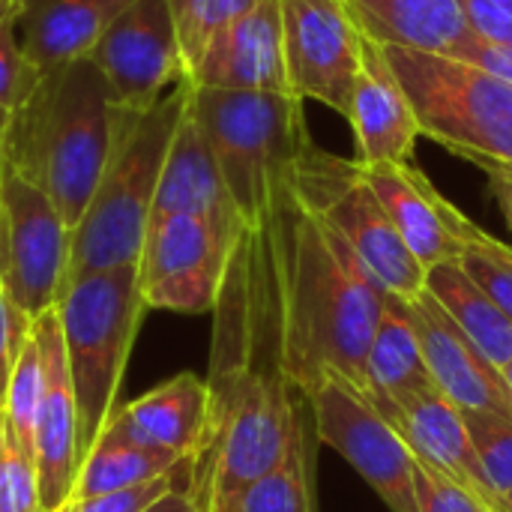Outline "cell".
Masks as SVG:
<instances>
[{"mask_svg":"<svg viewBox=\"0 0 512 512\" xmlns=\"http://www.w3.org/2000/svg\"><path fill=\"white\" fill-rule=\"evenodd\" d=\"M270 225L288 381L309 396L324 378H342L366 396V357L390 291L294 195Z\"/></svg>","mask_w":512,"mask_h":512,"instance_id":"cell-1","label":"cell"},{"mask_svg":"<svg viewBox=\"0 0 512 512\" xmlns=\"http://www.w3.org/2000/svg\"><path fill=\"white\" fill-rule=\"evenodd\" d=\"M114 141V102L99 69L75 60L39 78L9 114L3 159L36 183L75 228L99 186Z\"/></svg>","mask_w":512,"mask_h":512,"instance_id":"cell-2","label":"cell"},{"mask_svg":"<svg viewBox=\"0 0 512 512\" xmlns=\"http://www.w3.org/2000/svg\"><path fill=\"white\" fill-rule=\"evenodd\" d=\"M189 102V81L144 111L114 108V141L99 186L72 228L69 279L135 267L153 216L156 186Z\"/></svg>","mask_w":512,"mask_h":512,"instance_id":"cell-3","label":"cell"},{"mask_svg":"<svg viewBox=\"0 0 512 512\" xmlns=\"http://www.w3.org/2000/svg\"><path fill=\"white\" fill-rule=\"evenodd\" d=\"M189 108L216 156L246 228H261L291 198L294 168L312 141L291 93H234L189 84Z\"/></svg>","mask_w":512,"mask_h":512,"instance_id":"cell-4","label":"cell"},{"mask_svg":"<svg viewBox=\"0 0 512 512\" xmlns=\"http://www.w3.org/2000/svg\"><path fill=\"white\" fill-rule=\"evenodd\" d=\"M141 315L144 300L135 267L75 276L57 300V321L78 402L81 462L117 411V393Z\"/></svg>","mask_w":512,"mask_h":512,"instance_id":"cell-5","label":"cell"},{"mask_svg":"<svg viewBox=\"0 0 512 512\" xmlns=\"http://www.w3.org/2000/svg\"><path fill=\"white\" fill-rule=\"evenodd\" d=\"M384 51L423 135L477 165H512V81L459 57Z\"/></svg>","mask_w":512,"mask_h":512,"instance_id":"cell-6","label":"cell"},{"mask_svg":"<svg viewBox=\"0 0 512 512\" xmlns=\"http://www.w3.org/2000/svg\"><path fill=\"white\" fill-rule=\"evenodd\" d=\"M291 195L336 234L390 294L417 300L426 291L429 270L399 237L357 159L333 156L309 141L297 159Z\"/></svg>","mask_w":512,"mask_h":512,"instance_id":"cell-7","label":"cell"},{"mask_svg":"<svg viewBox=\"0 0 512 512\" xmlns=\"http://www.w3.org/2000/svg\"><path fill=\"white\" fill-rule=\"evenodd\" d=\"M72 228L54 201L0 159V288L30 318L54 309L69 282Z\"/></svg>","mask_w":512,"mask_h":512,"instance_id":"cell-8","label":"cell"},{"mask_svg":"<svg viewBox=\"0 0 512 512\" xmlns=\"http://www.w3.org/2000/svg\"><path fill=\"white\" fill-rule=\"evenodd\" d=\"M240 234L189 213L150 219L135 264L144 309L180 315L213 312Z\"/></svg>","mask_w":512,"mask_h":512,"instance_id":"cell-9","label":"cell"},{"mask_svg":"<svg viewBox=\"0 0 512 512\" xmlns=\"http://www.w3.org/2000/svg\"><path fill=\"white\" fill-rule=\"evenodd\" d=\"M315 435L336 450L390 512H420L414 474L417 456L399 429L348 381L324 378L309 396Z\"/></svg>","mask_w":512,"mask_h":512,"instance_id":"cell-10","label":"cell"},{"mask_svg":"<svg viewBox=\"0 0 512 512\" xmlns=\"http://www.w3.org/2000/svg\"><path fill=\"white\" fill-rule=\"evenodd\" d=\"M114 108L144 111L186 81L177 30L165 0H135L87 57Z\"/></svg>","mask_w":512,"mask_h":512,"instance_id":"cell-11","label":"cell"},{"mask_svg":"<svg viewBox=\"0 0 512 512\" xmlns=\"http://www.w3.org/2000/svg\"><path fill=\"white\" fill-rule=\"evenodd\" d=\"M279 6L291 96L345 117L363 57V33L345 0H279Z\"/></svg>","mask_w":512,"mask_h":512,"instance_id":"cell-12","label":"cell"},{"mask_svg":"<svg viewBox=\"0 0 512 512\" xmlns=\"http://www.w3.org/2000/svg\"><path fill=\"white\" fill-rule=\"evenodd\" d=\"M33 336L42 360V393L36 411L33 462L39 474L42 512H60L66 507L81 471V435H78V402L69 378L57 306L33 318Z\"/></svg>","mask_w":512,"mask_h":512,"instance_id":"cell-13","label":"cell"},{"mask_svg":"<svg viewBox=\"0 0 512 512\" xmlns=\"http://www.w3.org/2000/svg\"><path fill=\"white\" fill-rule=\"evenodd\" d=\"M411 321L426 357L429 378L441 396H447L462 414H492L512 420V393L504 372L495 369L468 342V336L453 324V318L429 291L411 300Z\"/></svg>","mask_w":512,"mask_h":512,"instance_id":"cell-14","label":"cell"},{"mask_svg":"<svg viewBox=\"0 0 512 512\" xmlns=\"http://www.w3.org/2000/svg\"><path fill=\"white\" fill-rule=\"evenodd\" d=\"M186 81L204 90L291 93L279 0H261L225 27L189 69Z\"/></svg>","mask_w":512,"mask_h":512,"instance_id":"cell-15","label":"cell"},{"mask_svg":"<svg viewBox=\"0 0 512 512\" xmlns=\"http://www.w3.org/2000/svg\"><path fill=\"white\" fill-rule=\"evenodd\" d=\"M207 432H210L207 378L183 372L153 387L141 399L117 405L102 435L174 462H192L204 450Z\"/></svg>","mask_w":512,"mask_h":512,"instance_id":"cell-16","label":"cell"},{"mask_svg":"<svg viewBox=\"0 0 512 512\" xmlns=\"http://www.w3.org/2000/svg\"><path fill=\"white\" fill-rule=\"evenodd\" d=\"M363 171L399 237L426 270L462 258L471 219L456 210L420 168L393 162L363 165Z\"/></svg>","mask_w":512,"mask_h":512,"instance_id":"cell-17","label":"cell"},{"mask_svg":"<svg viewBox=\"0 0 512 512\" xmlns=\"http://www.w3.org/2000/svg\"><path fill=\"white\" fill-rule=\"evenodd\" d=\"M348 123L354 129L360 165H393L411 162L420 123L417 111L390 66L384 45L363 36V57L351 90Z\"/></svg>","mask_w":512,"mask_h":512,"instance_id":"cell-18","label":"cell"},{"mask_svg":"<svg viewBox=\"0 0 512 512\" xmlns=\"http://www.w3.org/2000/svg\"><path fill=\"white\" fill-rule=\"evenodd\" d=\"M387 420L399 429V435L405 438V444L423 465L471 489L495 512L498 498L483 474L465 414L447 396H441L435 387L414 390L396 402Z\"/></svg>","mask_w":512,"mask_h":512,"instance_id":"cell-19","label":"cell"},{"mask_svg":"<svg viewBox=\"0 0 512 512\" xmlns=\"http://www.w3.org/2000/svg\"><path fill=\"white\" fill-rule=\"evenodd\" d=\"M174 213H189V216H204L216 225H222L225 231H246L228 189L225 180L219 174L216 156L207 144V135L201 129V123L195 120L189 102L186 111L174 129L165 165H162V177L156 186V201H153V216H174Z\"/></svg>","mask_w":512,"mask_h":512,"instance_id":"cell-20","label":"cell"},{"mask_svg":"<svg viewBox=\"0 0 512 512\" xmlns=\"http://www.w3.org/2000/svg\"><path fill=\"white\" fill-rule=\"evenodd\" d=\"M360 33L384 48L468 60L480 45L459 0H345Z\"/></svg>","mask_w":512,"mask_h":512,"instance_id":"cell-21","label":"cell"},{"mask_svg":"<svg viewBox=\"0 0 512 512\" xmlns=\"http://www.w3.org/2000/svg\"><path fill=\"white\" fill-rule=\"evenodd\" d=\"M132 3L135 0H27L18 18L21 45L39 75L87 60Z\"/></svg>","mask_w":512,"mask_h":512,"instance_id":"cell-22","label":"cell"},{"mask_svg":"<svg viewBox=\"0 0 512 512\" xmlns=\"http://www.w3.org/2000/svg\"><path fill=\"white\" fill-rule=\"evenodd\" d=\"M435 387L411 321V300L387 294L384 312L366 357V399L387 417L399 399Z\"/></svg>","mask_w":512,"mask_h":512,"instance_id":"cell-23","label":"cell"},{"mask_svg":"<svg viewBox=\"0 0 512 512\" xmlns=\"http://www.w3.org/2000/svg\"><path fill=\"white\" fill-rule=\"evenodd\" d=\"M426 291L438 300V306L453 318V324L495 369L504 372L510 366L512 321L459 261L432 267L426 273Z\"/></svg>","mask_w":512,"mask_h":512,"instance_id":"cell-24","label":"cell"},{"mask_svg":"<svg viewBox=\"0 0 512 512\" xmlns=\"http://www.w3.org/2000/svg\"><path fill=\"white\" fill-rule=\"evenodd\" d=\"M312 408H306L297 420L294 438L282 456V462L255 480L228 512H318L315 495V447H318Z\"/></svg>","mask_w":512,"mask_h":512,"instance_id":"cell-25","label":"cell"},{"mask_svg":"<svg viewBox=\"0 0 512 512\" xmlns=\"http://www.w3.org/2000/svg\"><path fill=\"white\" fill-rule=\"evenodd\" d=\"M180 465L183 462H174V459H165V456H156V453H147V450H138V447H129V444H120V441L102 435L84 456L69 501L126 492V489L153 483Z\"/></svg>","mask_w":512,"mask_h":512,"instance_id":"cell-26","label":"cell"},{"mask_svg":"<svg viewBox=\"0 0 512 512\" xmlns=\"http://www.w3.org/2000/svg\"><path fill=\"white\" fill-rule=\"evenodd\" d=\"M165 3H168L171 21L177 30L183 66L189 75V69L198 63L204 48L225 27H231L246 12H252L261 0H165Z\"/></svg>","mask_w":512,"mask_h":512,"instance_id":"cell-27","label":"cell"},{"mask_svg":"<svg viewBox=\"0 0 512 512\" xmlns=\"http://www.w3.org/2000/svg\"><path fill=\"white\" fill-rule=\"evenodd\" d=\"M39 393H42V360L39 345L30 327V336L21 342L18 357L12 363V375L6 384V399L0 408V420L15 438L21 450L33 456V438H36V411H39Z\"/></svg>","mask_w":512,"mask_h":512,"instance_id":"cell-28","label":"cell"},{"mask_svg":"<svg viewBox=\"0 0 512 512\" xmlns=\"http://www.w3.org/2000/svg\"><path fill=\"white\" fill-rule=\"evenodd\" d=\"M459 264L512 321V249L471 222Z\"/></svg>","mask_w":512,"mask_h":512,"instance_id":"cell-29","label":"cell"},{"mask_svg":"<svg viewBox=\"0 0 512 512\" xmlns=\"http://www.w3.org/2000/svg\"><path fill=\"white\" fill-rule=\"evenodd\" d=\"M0 512H42L39 474L27 450L15 444L0 420Z\"/></svg>","mask_w":512,"mask_h":512,"instance_id":"cell-30","label":"cell"},{"mask_svg":"<svg viewBox=\"0 0 512 512\" xmlns=\"http://www.w3.org/2000/svg\"><path fill=\"white\" fill-rule=\"evenodd\" d=\"M465 423L495 498L512 492V420L492 414H465Z\"/></svg>","mask_w":512,"mask_h":512,"instance_id":"cell-31","label":"cell"},{"mask_svg":"<svg viewBox=\"0 0 512 512\" xmlns=\"http://www.w3.org/2000/svg\"><path fill=\"white\" fill-rule=\"evenodd\" d=\"M18 18L21 12L0 24V111L3 114H12L42 78L21 45Z\"/></svg>","mask_w":512,"mask_h":512,"instance_id":"cell-32","label":"cell"},{"mask_svg":"<svg viewBox=\"0 0 512 512\" xmlns=\"http://www.w3.org/2000/svg\"><path fill=\"white\" fill-rule=\"evenodd\" d=\"M414 492H417L420 512H492V507L480 495L453 483L450 477L423 465L420 459H417V474H414Z\"/></svg>","mask_w":512,"mask_h":512,"instance_id":"cell-33","label":"cell"},{"mask_svg":"<svg viewBox=\"0 0 512 512\" xmlns=\"http://www.w3.org/2000/svg\"><path fill=\"white\" fill-rule=\"evenodd\" d=\"M189 465L192 462H183L171 474H165V477H159L153 483L126 489V492H111V495H96V498H84V501H69L60 512H144L156 498H162L189 471Z\"/></svg>","mask_w":512,"mask_h":512,"instance_id":"cell-34","label":"cell"},{"mask_svg":"<svg viewBox=\"0 0 512 512\" xmlns=\"http://www.w3.org/2000/svg\"><path fill=\"white\" fill-rule=\"evenodd\" d=\"M465 18L480 42L486 45H512V0H459Z\"/></svg>","mask_w":512,"mask_h":512,"instance_id":"cell-35","label":"cell"},{"mask_svg":"<svg viewBox=\"0 0 512 512\" xmlns=\"http://www.w3.org/2000/svg\"><path fill=\"white\" fill-rule=\"evenodd\" d=\"M30 327H33V318L24 315L21 309H15L3 288H0V408H3V399H6V384H9V375H12V363L18 357V348L21 342L30 336Z\"/></svg>","mask_w":512,"mask_h":512,"instance_id":"cell-36","label":"cell"},{"mask_svg":"<svg viewBox=\"0 0 512 512\" xmlns=\"http://www.w3.org/2000/svg\"><path fill=\"white\" fill-rule=\"evenodd\" d=\"M144 512H210L201 492L192 486V465L162 498H156Z\"/></svg>","mask_w":512,"mask_h":512,"instance_id":"cell-37","label":"cell"},{"mask_svg":"<svg viewBox=\"0 0 512 512\" xmlns=\"http://www.w3.org/2000/svg\"><path fill=\"white\" fill-rule=\"evenodd\" d=\"M480 168H486L492 198L498 201V207L507 219V228L512 231V165H480Z\"/></svg>","mask_w":512,"mask_h":512,"instance_id":"cell-38","label":"cell"},{"mask_svg":"<svg viewBox=\"0 0 512 512\" xmlns=\"http://www.w3.org/2000/svg\"><path fill=\"white\" fill-rule=\"evenodd\" d=\"M468 60H471V63H480V66H486V69L498 72L501 78L512 81V45L510 48H501V45H486V42H480V45L471 51Z\"/></svg>","mask_w":512,"mask_h":512,"instance_id":"cell-39","label":"cell"},{"mask_svg":"<svg viewBox=\"0 0 512 512\" xmlns=\"http://www.w3.org/2000/svg\"><path fill=\"white\" fill-rule=\"evenodd\" d=\"M24 3H27V0H0V24H3L6 18L18 15V12L24 9Z\"/></svg>","mask_w":512,"mask_h":512,"instance_id":"cell-40","label":"cell"},{"mask_svg":"<svg viewBox=\"0 0 512 512\" xmlns=\"http://www.w3.org/2000/svg\"><path fill=\"white\" fill-rule=\"evenodd\" d=\"M495 512H512V492H507V495H501V498H498Z\"/></svg>","mask_w":512,"mask_h":512,"instance_id":"cell-41","label":"cell"},{"mask_svg":"<svg viewBox=\"0 0 512 512\" xmlns=\"http://www.w3.org/2000/svg\"><path fill=\"white\" fill-rule=\"evenodd\" d=\"M6 123H9V114L0 111V159H3V138H6Z\"/></svg>","mask_w":512,"mask_h":512,"instance_id":"cell-42","label":"cell"},{"mask_svg":"<svg viewBox=\"0 0 512 512\" xmlns=\"http://www.w3.org/2000/svg\"><path fill=\"white\" fill-rule=\"evenodd\" d=\"M504 381H507V387H510V393H512V363L504 369Z\"/></svg>","mask_w":512,"mask_h":512,"instance_id":"cell-43","label":"cell"}]
</instances>
